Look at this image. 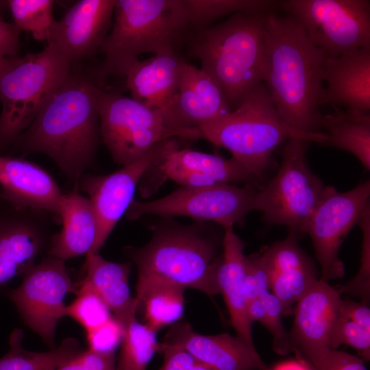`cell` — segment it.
Here are the masks:
<instances>
[{
  "label": "cell",
  "mask_w": 370,
  "mask_h": 370,
  "mask_svg": "<svg viewBox=\"0 0 370 370\" xmlns=\"http://www.w3.org/2000/svg\"><path fill=\"white\" fill-rule=\"evenodd\" d=\"M95 88L85 77L71 74L11 144L23 155L48 156L74 188L93 165L101 139Z\"/></svg>",
  "instance_id": "obj_1"
},
{
  "label": "cell",
  "mask_w": 370,
  "mask_h": 370,
  "mask_svg": "<svg viewBox=\"0 0 370 370\" xmlns=\"http://www.w3.org/2000/svg\"><path fill=\"white\" fill-rule=\"evenodd\" d=\"M267 53L262 82L282 121L306 134L321 133L319 108L325 60L290 16H266Z\"/></svg>",
  "instance_id": "obj_2"
},
{
  "label": "cell",
  "mask_w": 370,
  "mask_h": 370,
  "mask_svg": "<svg viewBox=\"0 0 370 370\" xmlns=\"http://www.w3.org/2000/svg\"><path fill=\"white\" fill-rule=\"evenodd\" d=\"M267 13L238 12L186 36L190 55L218 84L232 110L262 82Z\"/></svg>",
  "instance_id": "obj_3"
},
{
  "label": "cell",
  "mask_w": 370,
  "mask_h": 370,
  "mask_svg": "<svg viewBox=\"0 0 370 370\" xmlns=\"http://www.w3.org/2000/svg\"><path fill=\"white\" fill-rule=\"evenodd\" d=\"M113 16L99 49L100 78L125 76L140 55L177 50L189 34L183 0H115Z\"/></svg>",
  "instance_id": "obj_4"
},
{
  "label": "cell",
  "mask_w": 370,
  "mask_h": 370,
  "mask_svg": "<svg viewBox=\"0 0 370 370\" xmlns=\"http://www.w3.org/2000/svg\"><path fill=\"white\" fill-rule=\"evenodd\" d=\"M198 130L201 139L229 151L258 179L269 169L273 152L283 142L300 138L322 145L327 138L323 132L306 134L288 126L262 82L227 114Z\"/></svg>",
  "instance_id": "obj_5"
},
{
  "label": "cell",
  "mask_w": 370,
  "mask_h": 370,
  "mask_svg": "<svg viewBox=\"0 0 370 370\" xmlns=\"http://www.w3.org/2000/svg\"><path fill=\"white\" fill-rule=\"evenodd\" d=\"M127 251L137 266L138 278L165 281L209 296L219 293L215 279L219 257L217 242L195 227L158 228L146 245L129 247Z\"/></svg>",
  "instance_id": "obj_6"
},
{
  "label": "cell",
  "mask_w": 370,
  "mask_h": 370,
  "mask_svg": "<svg viewBox=\"0 0 370 370\" xmlns=\"http://www.w3.org/2000/svg\"><path fill=\"white\" fill-rule=\"evenodd\" d=\"M71 75V62L54 46L12 57L0 73V149L10 145Z\"/></svg>",
  "instance_id": "obj_7"
},
{
  "label": "cell",
  "mask_w": 370,
  "mask_h": 370,
  "mask_svg": "<svg viewBox=\"0 0 370 370\" xmlns=\"http://www.w3.org/2000/svg\"><path fill=\"white\" fill-rule=\"evenodd\" d=\"M95 99L101 140L114 162L122 166L138 160L165 140L199 139L195 133L169 127L160 111L119 92L96 86Z\"/></svg>",
  "instance_id": "obj_8"
},
{
  "label": "cell",
  "mask_w": 370,
  "mask_h": 370,
  "mask_svg": "<svg viewBox=\"0 0 370 370\" xmlns=\"http://www.w3.org/2000/svg\"><path fill=\"white\" fill-rule=\"evenodd\" d=\"M310 142L300 138L285 142L278 171L266 186L257 190L253 201V210L261 212L265 223L286 225L297 234L306 233L325 188L307 163Z\"/></svg>",
  "instance_id": "obj_9"
},
{
  "label": "cell",
  "mask_w": 370,
  "mask_h": 370,
  "mask_svg": "<svg viewBox=\"0 0 370 370\" xmlns=\"http://www.w3.org/2000/svg\"><path fill=\"white\" fill-rule=\"evenodd\" d=\"M278 5L300 24L325 58L370 48L369 0H286Z\"/></svg>",
  "instance_id": "obj_10"
},
{
  "label": "cell",
  "mask_w": 370,
  "mask_h": 370,
  "mask_svg": "<svg viewBox=\"0 0 370 370\" xmlns=\"http://www.w3.org/2000/svg\"><path fill=\"white\" fill-rule=\"evenodd\" d=\"M257 190L252 184L239 187L223 183L199 187L182 186L162 198L147 201L133 200L126 217L136 220L146 214L164 217L184 216L211 221L223 229L242 223L253 210Z\"/></svg>",
  "instance_id": "obj_11"
},
{
  "label": "cell",
  "mask_w": 370,
  "mask_h": 370,
  "mask_svg": "<svg viewBox=\"0 0 370 370\" xmlns=\"http://www.w3.org/2000/svg\"><path fill=\"white\" fill-rule=\"evenodd\" d=\"M369 180L344 193L325 186L305 233L311 238L321 268V280L328 282L343 277L345 267L338 258V251L348 233L358 225L369 206Z\"/></svg>",
  "instance_id": "obj_12"
},
{
  "label": "cell",
  "mask_w": 370,
  "mask_h": 370,
  "mask_svg": "<svg viewBox=\"0 0 370 370\" xmlns=\"http://www.w3.org/2000/svg\"><path fill=\"white\" fill-rule=\"evenodd\" d=\"M22 277L7 296L24 323L53 349L57 324L65 317V297L74 291L65 261L48 256Z\"/></svg>",
  "instance_id": "obj_13"
},
{
  "label": "cell",
  "mask_w": 370,
  "mask_h": 370,
  "mask_svg": "<svg viewBox=\"0 0 370 370\" xmlns=\"http://www.w3.org/2000/svg\"><path fill=\"white\" fill-rule=\"evenodd\" d=\"M178 146L175 138L167 139L156 145L138 160L115 172L105 175H82L77 189L88 195L98 226L95 243L88 254L99 253L134 200L136 188L149 169Z\"/></svg>",
  "instance_id": "obj_14"
},
{
  "label": "cell",
  "mask_w": 370,
  "mask_h": 370,
  "mask_svg": "<svg viewBox=\"0 0 370 370\" xmlns=\"http://www.w3.org/2000/svg\"><path fill=\"white\" fill-rule=\"evenodd\" d=\"M47 213L0 201V290L23 276L48 250L53 235Z\"/></svg>",
  "instance_id": "obj_15"
},
{
  "label": "cell",
  "mask_w": 370,
  "mask_h": 370,
  "mask_svg": "<svg viewBox=\"0 0 370 370\" xmlns=\"http://www.w3.org/2000/svg\"><path fill=\"white\" fill-rule=\"evenodd\" d=\"M343 299L337 289L321 279L297 302L290 352L301 354L312 367L331 349L329 337Z\"/></svg>",
  "instance_id": "obj_16"
},
{
  "label": "cell",
  "mask_w": 370,
  "mask_h": 370,
  "mask_svg": "<svg viewBox=\"0 0 370 370\" xmlns=\"http://www.w3.org/2000/svg\"><path fill=\"white\" fill-rule=\"evenodd\" d=\"M232 110L214 79L201 68L185 62L177 92L162 114L169 127L197 133L199 127Z\"/></svg>",
  "instance_id": "obj_17"
},
{
  "label": "cell",
  "mask_w": 370,
  "mask_h": 370,
  "mask_svg": "<svg viewBox=\"0 0 370 370\" xmlns=\"http://www.w3.org/2000/svg\"><path fill=\"white\" fill-rule=\"evenodd\" d=\"M115 0H80L51 27L47 41L70 62L99 49L112 24Z\"/></svg>",
  "instance_id": "obj_18"
},
{
  "label": "cell",
  "mask_w": 370,
  "mask_h": 370,
  "mask_svg": "<svg viewBox=\"0 0 370 370\" xmlns=\"http://www.w3.org/2000/svg\"><path fill=\"white\" fill-rule=\"evenodd\" d=\"M320 106H343L357 114H370V48L358 49L325 58Z\"/></svg>",
  "instance_id": "obj_19"
},
{
  "label": "cell",
  "mask_w": 370,
  "mask_h": 370,
  "mask_svg": "<svg viewBox=\"0 0 370 370\" xmlns=\"http://www.w3.org/2000/svg\"><path fill=\"white\" fill-rule=\"evenodd\" d=\"M64 193L51 174L23 158L0 155V197L14 207L58 217Z\"/></svg>",
  "instance_id": "obj_20"
},
{
  "label": "cell",
  "mask_w": 370,
  "mask_h": 370,
  "mask_svg": "<svg viewBox=\"0 0 370 370\" xmlns=\"http://www.w3.org/2000/svg\"><path fill=\"white\" fill-rule=\"evenodd\" d=\"M182 348L211 370H269L256 349L227 333L203 335L188 323H178L162 343Z\"/></svg>",
  "instance_id": "obj_21"
},
{
  "label": "cell",
  "mask_w": 370,
  "mask_h": 370,
  "mask_svg": "<svg viewBox=\"0 0 370 370\" xmlns=\"http://www.w3.org/2000/svg\"><path fill=\"white\" fill-rule=\"evenodd\" d=\"M297 232L273 243L261 255L269 273V289L280 301L283 314L318 280L314 264L298 244Z\"/></svg>",
  "instance_id": "obj_22"
},
{
  "label": "cell",
  "mask_w": 370,
  "mask_h": 370,
  "mask_svg": "<svg viewBox=\"0 0 370 370\" xmlns=\"http://www.w3.org/2000/svg\"><path fill=\"white\" fill-rule=\"evenodd\" d=\"M163 175L182 186L254 182L258 178L234 158H224L188 149L175 147L155 165Z\"/></svg>",
  "instance_id": "obj_23"
},
{
  "label": "cell",
  "mask_w": 370,
  "mask_h": 370,
  "mask_svg": "<svg viewBox=\"0 0 370 370\" xmlns=\"http://www.w3.org/2000/svg\"><path fill=\"white\" fill-rule=\"evenodd\" d=\"M185 62L177 50L139 60L125 76L131 97L162 113L177 92Z\"/></svg>",
  "instance_id": "obj_24"
},
{
  "label": "cell",
  "mask_w": 370,
  "mask_h": 370,
  "mask_svg": "<svg viewBox=\"0 0 370 370\" xmlns=\"http://www.w3.org/2000/svg\"><path fill=\"white\" fill-rule=\"evenodd\" d=\"M223 252L215 270L216 283L228 309L231 323L237 336L252 349H256L252 337V323L247 312V301L243 292L247 259L243 251L245 243L234 232L233 227L224 229Z\"/></svg>",
  "instance_id": "obj_25"
},
{
  "label": "cell",
  "mask_w": 370,
  "mask_h": 370,
  "mask_svg": "<svg viewBox=\"0 0 370 370\" xmlns=\"http://www.w3.org/2000/svg\"><path fill=\"white\" fill-rule=\"evenodd\" d=\"M58 217L62 229L53 234L48 255L66 261L81 255L88 254L92 249L98 232L97 219L88 197L77 188L64 194Z\"/></svg>",
  "instance_id": "obj_26"
},
{
  "label": "cell",
  "mask_w": 370,
  "mask_h": 370,
  "mask_svg": "<svg viewBox=\"0 0 370 370\" xmlns=\"http://www.w3.org/2000/svg\"><path fill=\"white\" fill-rule=\"evenodd\" d=\"M84 265V277L74 287L96 293L121 326L135 317L138 302L132 297L129 287L131 263L111 262L96 253L86 255Z\"/></svg>",
  "instance_id": "obj_27"
},
{
  "label": "cell",
  "mask_w": 370,
  "mask_h": 370,
  "mask_svg": "<svg viewBox=\"0 0 370 370\" xmlns=\"http://www.w3.org/2000/svg\"><path fill=\"white\" fill-rule=\"evenodd\" d=\"M185 288L150 278H138V310L142 308L145 325L156 332L177 321L183 314Z\"/></svg>",
  "instance_id": "obj_28"
},
{
  "label": "cell",
  "mask_w": 370,
  "mask_h": 370,
  "mask_svg": "<svg viewBox=\"0 0 370 370\" xmlns=\"http://www.w3.org/2000/svg\"><path fill=\"white\" fill-rule=\"evenodd\" d=\"M320 127L327 136L322 145L352 153L369 170L370 114H353L334 107L331 113L321 114Z\"/></svg>",
  "instance_id": "obj_29"
},
{
  "label": "cell",
  "mask_w": 370,
  "mask_h": 370,
  "mask_svg": "<svg viewBox=\"0 0 370 370\" xmlns=\"http://www.w3.org/2000/svg\"><path fill=\"white\" fill-rule=\"evenodd\" d=\"M23 332L14 328L8 338L9 350L0 358V370H56L82 348L74 338L64 339L58 347L43 352H32L23 348Z\"/></svg>",
  "instance_id": "obj_30"
},
{
  "label": "cell",
  "mask_w": 370,
  "mask_h": 370,
  "mask_svg": "<svg viewBox=\"0 0 370 370\" xmlns=\"http://www.w3.org/2000/svg\"><path fill=\"white\" fill-rule=\"evenodd\" d=\"M189 33L205 29L227 14L267 13L278 5L271 0H183Z\"/></svg>",
  "instance_id": "obj_31"
},
{
  "label": "cell",
  "mask_w": 370,
  "mask_h": 370,
  "mask_svg": "<svg viewBox=\"0 0 370 370\" xmlns=\"http://www.w3.org/2000/svg\"><path fill=\"white\" fill-rule=\"evenodd\" d=\"M122 328L121 351L116 370H146L153 355L158 352L156 332L139 323L136 317Z\"/></svg>",
  "instance_id": "obj_32"
},
{
  "label": "cell",
  "mask_w": 370,
  "mask_h": 370,
  "mask_svg": "<svg viewBox=\"0 0 370 370\" xmlns=\"http://www.w3.org/2000/svg\"><path fill=\"white\" fill-rule=\"evenodd\" d=\"M51 0H8L14 24L21 31L30 32L35 40L47 41L53 17Z\"/></svg>",
  "instance_id": "obj_33"
},
{
  "label": "cell",
  "mask_w": 370,
  "mask_h": 370,
  "mask_svg": "<svg viewBox=\"0 0 370 370\" xmlns=\"http://www.w3.org/2000/svg\"><path fill=\"white\" fill-rule=\"evenodd\" d=\"M76 298L66 306L64 314L77 322L86 332L91 330L112 317L110 310L93 291L74 287Z\"/></svg>",
  "instance_id": "obj_34"
},
{
  "label": "cell",
  "mask_w": 370,
  "mask_h": 370,
  "mask_svg": "<svg viewBox=\"0 0 370 370\" xmlns=\"http://www.w3.org/2000/svg\"><path fill=\"white\" fill-rule=\"evenodd\" d=\"M342 304L330 334L329 347L336 349L342 345H349L357 351L363 360L368 361L370 332L349 317L343 311Z\"/></svg>",
  "instance_id": "obj_35"
},
{
  "label": "cell",
  "mask_w": 370,
  "mask_h": 370,
  "mask_svg": "<svg viewBox=\"0 0 370 370\" xmlns=\"http://www.w3.org/2000/svg\"><path fill=\"white\" fill-rule=\"evenodd\" d=\"M358 225L362 232L361 265L358 275L347 284L338 289V292L348 293L369 302V264H370V207L365 210Z\"/></svg>",
  "instance_id": "obj_36"
},
{
  "label": "cell",
  "mask_w": 370,
  "mask_h": 370,
  "mask_svg": "<svg viewBox=\"0 0 370 370\" xmlns=\"http://www.w3.org/2000/svg\"><path fill=\"white\" fill-rule=\"evenodd\" d=\"M263 302L266 310L264 327L273 338V349L277 353L284 355L290 352V334L282 322V306L279 299L272 293L268 292L259 297Z\"/></svg>",
  "instance_id": "obj_37"
},
{
  "label": "cell",
  "mask_w": 370,
  "mask_h": 370,
  "mask_svg": "<svg viewBox=\"0 0 370 370\" xmlns=\"http://www.w3.org/2000/svg\"><path fill=\"white\" fill-rule=\"evenodd\" d=\"M86 332L88 349L103 354H114L123 336V328L112 317L102 325Z\"/></svg>",
  "instance_id": "obj_38"
},
{
  "label": "cell",
  "mask_w": 370,
  "mask_h": 370,
  "mask_svg": "<svg viewBox=\"0 0 370 370\" xmlns=\"http://www.w3.org/2000/svg\"><path fill=\"white\" fill-rule=\"evenodd\" d=\"M56 370H116L114 354L82 351L68 359Z\"/></svg>",
  "instance_id": "obj_39"
},
{
  "label": "cell",
  "mask_w": 370,
  "mask_h": 370,
  "mask_svg": "<svg viewBox=\"0 0 370 370\" xmlns=\"http://www.w3.org/2000/svg\"><path fill=\"white\" fill-rule=\"evenodd\" d=\"M158 352L164 354L160 370H211L182 348L159 343Z\"/></svg>",
  "instance_id": "obj_40"
},
{
  "label": "cell",
  "mask_w": 370,
  "mask_h": 370,
  "mask_svg": "<svg viewBox=\"0 0 370 370\" xmlns=\"http://www.w3.org/2000/svg\"><path fill=\"white\" fill-rule=\"evenodd\" d=\"M312 368L314 370H367L361 358L333 349Z\"/></svg>",
  "instance_id": "obj_41"
},
{
  "label": "cell",
  "mask_w": 370,
  "mask_h": 370,
  "mask_svg": "<svg viewBox=\"0 0 370 370\" xmlns=\"http://www.w3.org/2000/svg\"><path fill=\"white\" fill-rule=\"evenodd\" d=\"M7 1H0V55L12 58L18 56L20 50L21 32L14 23L5 21L3 10L7 8Z\"/></svg>",
  "instance_id": "obj_42"
},
{
  "label": "cell",
  "mask_w": 370,
  "mask_h": 370,
  "mask_svg": "<svg viewBox=\"0 0 370 370\" xmlns=\"http://www.w3.org/2000/svg\"><path fill=\"white\" fill-rule=\"evenodd\" d=\"M342 308L345 313L367 331L370 332V309L369 304L360 301L343 299Z\"/></svg>",
  "instance_id": "obj_43"
},
{
  "label": "cell",
  "mask_w": 370,
  "mask_h": 370,
  "mask_svg": "<svg viewBox=\"0 0 370 370\" xmlns=\"http://www.w3.org/2000/svg\"><path fill=\"white\" fill-rule=\"evenodd\" d=\"M247 312L249 321L253 323L259 321L263 325L266 322V310L262 301L260 298L247 302Z\"/></svg>",
  "instance_id": "obj_44"
},
{
  "label": "cell",
  "mask_w": 370,
  "mask_h": 370,
  "mask_svg": "<svg viewBox=\"0 0 370 370\" xmlns=\"http://www.w3.org/2000/svg\"><path fill=\"white\" fill-rule=\"evenodd\" d=\"M269 370H314L304 360H288L277 365L273 369Z\"/></svg>",
  "instance_id": "obj_45"
},
{
  "label": "cell",
  "mask_w": 370,
  "mask_h": 370,
  "mask_svg": "<svg viewBox=\"0 0 370 370\" xmlns=\"http://www.w3.org/2000/svg\"><path fill=\"white\" fill-rule=\"evenodd\" d=\"M10 60H11V58L4 57L0 55V73L7 66Z\"/></svg>",
  "instance_id": "obj_46"
},
{
  "label": "cell",
  "mask_w": 370,
  "mask_h": 370,
  "mask_svg": "<svg viewBox=\"0 0 370 370\" xmlns=\"http://www.w3.org/2000/svg\"><path fill=\"white\" fill-rule=\"evenodd\" d=\"M1 197H0V201H1Z\"/></svg>",
  "instance_id": "obj_47"
}]
</instances>
